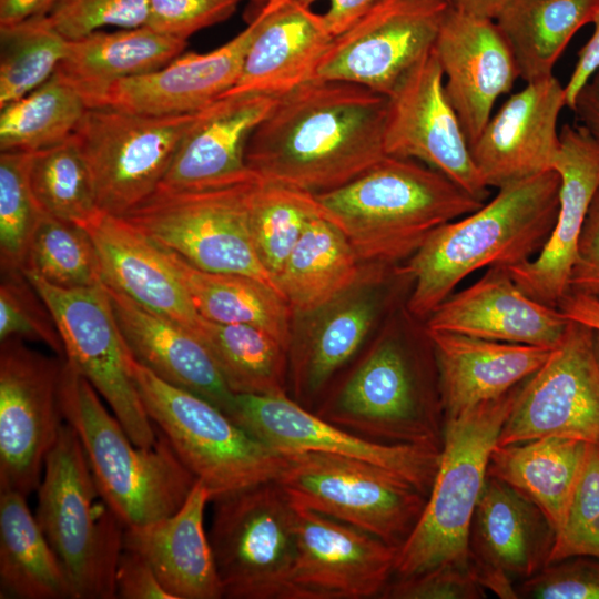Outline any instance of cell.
I'll return each instance as SVG.
<instances>
[{
  "instance_id": "6da1fadb",
  "label": "cell",
  "mask_w": 599,
  "mask_h": 599,
  "mask_svg": "<svg viewBox=\"0 0 599 599\" xmlns=\"http://www.w3.org/2000/svg\"><path fill=\"white\" fill-rule=\"evenodd\" d=\"M387 95L313 79L278 98L246 146L260 179L313 194L335 190L386 156Z\"/></svg>"
},
{
  "instance_id": "7a4b0ae2",
  "label": "cell",
  "mask_w": 599,
  "mask_h": 599,
  "mask_svg": "<svg viewBox=\"0 0 599 599\" xmlns=\"http://www.w3.org/2000/svg\"><path fill=\"white\" fill-rule=\"evenodd\" d=\"M560 176L549 170L498 189L477 211L434 230L408 258L415 281L407 308L427 317L483 267H511L539 253L559 211Z\"/></svg>"
},
{
  "instance_id": "3957f363",
  "label": "cell",
  "mask_w": 599,
  "mask_h": 599,
  "mask_svg": "<svg viewBox=\"0 0 599 599\" xmlns=\"http://www.w3.org/2000/svg\"><path fill=\"white\" fill-rule=\"evenodd\" d=\"M418 162L386 155L351 182L315 194L322 216L343 232L362 264L385 268L409 258L434 230L483 206Z\"/></svg>"
},
{
  "instance_id": "277c9868",
  "label": "cell",
  "mask_w": 599,
  "mask_h": 599,
  "mask_svg": "<svg viewBox=\"0 0 599 599\" xmlns=\"http://www.w3.org/2000/svg\"><path fill=\"white\" fill-rule=\"evenodd\" d=\"M90 382L64 361L60 400L103 499L123 526H143L177 511L197 479L158 429L151 447L135 445Z\"/></svg>"
},
{
  "instance_id": "5b68a950",
  "label": "cell",
  "mask_w": 599,
  "mask_h": 599,
  "mask_svg": "<svg viewBox=\"0 0 599 599\" xmlns=\"http://www.w3.org/2000/svg\"><path fill=\"white\" fill-rule=\"evenodd\" d=\"M524 382L445 422L438 470L415 528L398 549L394 577L444 565L469 566L470 526L490 451Z\"/></svg>"
},
{
  "instance_id": "8992f818",
  "label": "cell",
  "mask_w": 599,
  "mask_h": 599,
  "mask_svg": "<svg viewBox=\"0 0 599 599\" xmlns=\"http://www.w3.org/2000/svg\"><path fill=\"white\" fill-rule=\"evenodd\" d=\"M37 520L61 560L75 599L116 598L125 527L101 496L74 429L64 422L38 487Z\"/></svg>"
},
{
  "instance_id": "52a82bcc",
  "label": "cell",
  "mask_w": 599,
  "mask_h": 599,
  "mask_svg": "<svg viewBox=\"0 0 599 599\" xmlns=\"http://www.w3.org/2000/svg\"><path fill=\"white\" fill-rule=\"evenodd\" d=\"M209 538L230 599H298L293 581L297 510L270 480L220 495Z\"/></svg>"
},
{
  "instance_id": "ba28073f",
  "label": "cell",
  "mask_w": 599,
  "mask_h": 599,
  "mask_svg": "<svg viewBox=\"0 0 599 599\" xmlns=\"http://www.w3.org/2000/svg\"><path fill=\"white\" fill-rule=\"evenodd\" d=\"M132 374L152 423L184 466L220 495L275 480L283 455L272 450L209 400L171 385L133 359Z\"/></svg>"
},
{
  "instance_id": "9c48e42d",
  "label": "cell",
  "mask_w": 599,
  "mask_h": 599,
  "mask_svg": "<svg viewBox=\"0 0 599 599\" xmlns=\"http://www.w3.org/2000/svg\"><path fill=\"white\" fill-rule=\"evenodd\" d=\"M313 412L364 438L441 450L445 414L415 358L396 339L377 343Z\"/></svg>"
},
{
  "instance_id": "30bf717a",
  "label": "cell",
  "mask_w": 599,
  "mask_h": 599,
  "mask_svg": "<svg viewBox=\"0 0 599 599\" xmlns=\"http://www.w3.org/2000/svg\"><path fill=\"white\" fill-rule=\"evenodd\" d=\"M256 180L202 190L156 189L120 217L196 268L247 275L278 292L250 231L248 197Z\"/></svg>"
},
{
  "instance_id": "8fae6325",
  "label": "cell",
  "mask_w": 599,
  "mask_h": 599,
  "mask_svg": "<svg viewBox=\"0 0 599 599\" xmlns=\"http://www.w3.org/2000/svg\"><path fill=\"white\" fill-rule=\"evenodd\" d=\"M282 455L275 481L296 507L352 525L398 549L424 510L427 495L376 465L316 451Z\"/></svg>"
},
{
  "instance_id": "7c38bea8",
  "label": "cell",
  "mask_w": 599,
  "mask_h": 599,
  "mask_svg": "<svg viewBox=\"0 0 599 599\" xmlns=\"http://www.w3.org/2000/svg\"><path fill=\"white\" fill-rule=\"evenodd\" d=\"M196 115L88 108L72 136L90 169L99 209L120 216L149 197Z\"/></svg>"
},
{
  "instance_id": "4fadbf2b",
  "label": "cell",
  "mask_w": 599,
  "mask_h": 599,
  "mask_svg": "<svg viewBox=\"0 0 599 599\" xmlns=\"http://www.w3.org/2000/svg\"><path fill=\"white\" fill-rule=\"evenodd\" d=\"M47 303L69 361L105 400L131 440L151 447L158 429L150 419L132 374L133 356L115 321L102 284L88 288L53 286L22 271Z\"/></svg>"
},
{
  "instance_id": "5bb4252c",
  "label": "cell",
  "mask_w": 599,
  "mask_h": 599,
  "mask_svg": "<svg viewBox=\"0 0 599 599\" xmlns=\"http://www.w3.org/2000/svg\"><path fill=\"white\" fill-rule=\"evenodd\" d=\"M0 491L37 490L45 458L64 424V361L18 337L0 342Z\"/></svg>"
},
{
  "instance_id": "9a60e30c",
  "label": "cell",
  "mask_w": 599,
  "mask_h": 599,
  "mask_svg": "<svg viewBox=\"0 0 599 599\" xmlns=\"http://www.w3.org/2000/svg\"><path fill=\"white\" fill-rule=\"evenodd\" d=\"M595 331L568 322L546 363L519 392L497 445L541 437H565L599 448V366Z\"/></svg>"
},
{
  "instance_id": "2e32d148",
  "label": "cell",
  "mask_w": 599,
  "mask_h": 599,
  "mask_svg": "<svg viewBox=\"0 0 599 599\" xmlns=\"http://www.w3.org/2000/svg\"><path fill=\"white\" fill-rule=\"evenodd\" d=\"M449 0H377L335 35L315 79L345 81L389 95L435 44Z\"/></svg>"
},
{
  "instance_id": "e0dca14e",
  "label": "cell",
  "mask_w": 599,
  "mask_h": 599,
  "mask_svg": "<svg viewBox=\"0 0 599 599\" xmlns=\"http://www.w3.org/2000/svg\"><path fill=\"white\" fill-rule=\"evenodd\" d=\"M386 155L417 160L446 175L479 201L488 196L469 142L444 88L434 47L387 95Z\"/></svg>"
},
{
  "instance_id": "ac0fdd59",
  "label": "cell",
  "mask_w": 599,
  "mask_h": 599,
  "mask_svg": "<svg viewBox=\"0 0 599 599\" xmlns=\"http://www.w3.org/2000/svg\"><path fill=\"white\" fill-rule=\"evenodd\" d=\"M278 454L316 451L387 469L429 495L441 450L374 441L317 416L285 395H235L230 416Z\"/></svg>"
},
{
  "instance_id": "d6986e66",
  "label": "cell",
  "mask_w": 599,
  "mask_h": 599,
  "mask_svg": "<svg viewBox=\"0 0 599 599\" xmlns=\"http://www.w3.org/2000/svg\"><path fill=\"white\" fill-rule=\"evenodd\" d=\"M296 510L293 581L298 599L380 597L394 577L398 548L329 516Z\"/></svg>"
},
{
  "instance_id": "ffe728a7",
  "label": "cell",
  "mask_w": 599,
  "mask_h": 599,
  "mask_svg": "<svg viewBox=\"0 0 599 599\" xmlns=\"http://www.w3.org/2000/svg\"><path fill=\"white\" fill-rule=\"evenodd\" d=\"M556 530L530 499L487 476L469 532L468 562L480 585L502 599L518 598L515 580L549 564Z\"/></svg>"
},
{
  "instance_id": "44dd1931",
  "label": "cell",
  "mask_w": 599,
  "mask_h": 599,
  "mask_svg": "<svg viewBox=\"0 0 599 599\" xmlns=\"http://www.w3.org/2000/svg\"><path fill=\"white\" fill-rule=\"evenodd\" d=\"M552 165L560 176L559 211L538 256L508 267L515 284L530 298L557 307L569 281L590 203L599 189V146L581 124H565Z\"/></svg>"
},
{
  "instance_id": "7402d4cb",
  "label": "cell",
  "mask_w": 599,
  "mask_h": 599,
  "mask_svg": "<svg viewBox=\"0 0 599 599\" xmlns=\"http://www.w3.org/2000/svg\"><path fill=\"white\" fill-rule=\"evenodd\" d=\"M565 105V85L552 74L526 83L490 116L469 145L488 187L552 170L560 148L558 116Z\"/></svg>"
},
{
  "instance_id": "603a6c76",
  "label": "cell",
  "mask_w": 599,
  "mask_h": 599,
  "mask_svg": "<svg viewBox=\"0 0 599 599\" xmlns=\"http://www.w3.org/2000/svg\"><path fill=\"white\" fill-rule=\"evenodd\" d=\"M434 50L445 93L470 145L489 121L497 99L510 92L519 78L516 61L494 19L451 6Z\"/></svg>"
},
{
  "instance_id": "cb8c5ba5",
  "label": "cell",
  "mask_w": 599,
  "mask_h": 599,
  "mask_svg": "<svg viewBox=\"0 0 599 599\" xmlns=\"http://www.w3.org/2000/svg\"><path fill=\"white\" fill-rule=\"evenodd\" d=\"M256 28L255 16L223 45L205 53H182L155 71L115 81L87 106L149 115L196 113L235 85Z\"/></svg>"
},
{
  "instance_id": "d4e9b609",
  "label": "cell",
  "mask_w": 599,
  "mask_h": 599,
  "mask_svg": "<svg viewBox=\"0 0 599 599\" xmlns=\"http://www.w3.org/2000/svg\"><path fill=\"white\" fill-rule=\"evenodd\" d=\"M277 100L232 93L199 111L158 189L202 190L258 179L246 164V146Z\"/></svg>"
},
{
  "instance_id": "484cf974",
  "label": "cell",
  "mask_w": 599,
  "mask_h": 599,
  "mask_svg": "<svg viewBox=\"0 0 599 599\" xmlns=\"http://www.w3.org/2000/svg\"><path fill=\"white\" fill-rule=\"evenodd\" d=\"M569 319L527 296L508 270L488 267L476 283L450 294L426 319V331L555 348Z\"/></svg>"
},
{
  "instance_id": "4316f807",
  "label": "cell",
  "mask_w": 599,
  "mask_h": 599,
  "mask_svg": "<svg viewBox=\"0 0 599 599\" xmlns=\"http://www.w3.org/2000/svg\"><path fill=\"white\" fill-rule=\"evenodd\" d=\"M82 227L95 247L102 283L195 333L202 316L161 246L122 217L101 210Z\"/></svg>"
},
{
  "instance_id": "83f0119b",
  "label": "cell",
  "mask_w": 599,
  "mask_h": 599,
  "mask_svg": "<svg viewBox=\"0 0 599 599\" xmlns=\"http://www.w3.org/2000/svg\"><path fill=\"white\" fill-rule=\"evenodd\" d=\"M256 17L257 28L240 77L225 94L262 93L280 98L315 79L334 38L323 14L295 0H268Z\"/></svg>"
},
{
  "instance_id": "f1b7e54d",
  "label": "cell",
  "mask_w": 599,
  "mask_h": 599,
  "mask_svg": "<svg viewBox=\"0 0 599 599\" xmlns=\"http://www.w3.org/2000/svg\"><path fill=\"white\" fill-rule=\"evenodd\" d=\"M103 285L133 358L164 382L209 400L230 417L235 394L225 384L203 342L190 329Z\"/></svg>"
},
{
  "instance_id": "f546056e",
  "label": "cell",
  "mask_w": 599,
  "mask_h": 599,
  "mask_svg": "<svg viewBox=\"0 0 599 599\" xmlns=\"http://www.w3.org/2000/svg\"><path fill=\"white\" fill-rule=\"evenodd\" d=\"M426 332L437 367L445 422L505 395L535 374L554 349Z\"/></svg>"
},
{
  "instance_id": "4dcf8cb0",
  "label": "cell",
  "mask_w": 599,
  "mask_h": 599,
  "mask_svg": "<svg viewBox=\"0 0 599 599\" xmlns=\"http://www.w3.org/2000/svg\"><path fill=\"white\" fill-rule=\"evenodd\" d=\"M211 493L197 480L182 507L124 529V549L142 556L173 599H220L223 587L204 517Z\"/></svg>"
},
{
  "instance_id": "1f68e13d",
  "label": "cell",
  "mask_w": 599,
  "mask_h": 599,
  "mask_svg": "<svg viewBox=\"0 0 599 599\" xmlns=\"http://www.w3.org/2000/svg\"><path fill=\"white\" fill-rule=\"evenodd\" d=\"M383 270L370 267L349 291L313 313L318 317L313 328L301 344L291 346L288 358L296 395L292 399L305 408L365 341L377 312L374 283Z\"/></svg>"
},
{
  "instance_id": "d6a6232c",
  "label": "cell",
  "mask_w": 599,
  "mask_h": 599,
  "mask_svg": "<svg viewBox=\"0 0 599 599\" xmlns=\"http://www.w3.org/2000/svg\"><path fill=\"white\" fill-rule=\"evenodd\" d=\"M186 41L148 27L93 31L69 41L55 70L85 104L115 81L155 71L183 53Z\"/></svg>"
},
{
  "instance_id": "836d02e7",
  "label": "cell",
  "mask_w": 599,
  "mask_h": 599,
  "mask_svg": "<svg viewBox=\"0 0 599 599\" xmlns=\"http://www.w3.org/2000/svg\"><path fill=\"white\" fill-rule=\"evenodd\" d=\"M589 444L565 437H541L495 445L487 476L530 499L556 532L561 527L582 471Z\"/></svg>"
},
{
  "instance_id": "e575fe53",
  "label": "cell",
  "mask_w": 599,
  "mask_h": 599,
  "mask_svg": "<svg viewBox=\"0 0 599 599\" xmlns=\"http://www.w3.org/2000/svg\"><path fill=\"white\" fill-rule=\"evenodd\" d=\"M362 262L347 237L323 216L306 225L276 277L280 293L293 313L311 315L355 286Z\"/></svg>"
},
{
  "instance_id": "d590c367",
  "label": "cell",
  "mask_w": 599,
  "mask_h": 599,
  "mask_svg": "<svg viewBox=\"0 0 599 599\" xmlns=\"http://www.w3.org/2000/svg\"><path fill=\"white\" fill-rule=\"evenodd\" d=\"M26 496L0 491V598L75 599L65 569Z\"/></svg>"
},
{
  "instance_id": "8d00e7d4",
  "label": "cell",
  "mask_w": 599,
  "mask_h": 599,
  "mask_svg": "<svg viewBox=\"0 0 599 599\" xmlns=\"http://www.w3.org/2000/svg\"><path fill=\"white\" fill-rule=\"evenodd\" d=\"M162 248L203 318L258 327L290 351L294 336L293 311L280 292L247 275L196 268L180 255Z\"/></svg>"
},
{
  "instance_id": "74e56055",
  "label": "cell",
  "mask_w": 599,
  "mask_h": 599,
  "mask_svg": "<svg viewBox=\"0 0 599 599\" xmlns=\"http://www.w3.org/2000/svg\"><path fill=\"white\" fill-rule=\"evenodd\" d=\"M598 0H508L494 19L526 83L552 75L573 37L591 22Z\"/></svg>"
},
{
  "instance_id": "f35d334b",
  "label": "cell",
  "mask_w": 599,
  "mask_h": 599,
  "mask_svg": "<svg viewBox=\"0 0 599 599\" xmlns=\"http://www.w3.org/2000/svg\"><path fill=\"white\" fill-rule=\"evenodd\" d=\"M235 395H285L288 352L263 329L201 318L194 333Z\"/></svg>"
},
{
  "instance_id": "ab89813d",
  "label": "cell",
  "mask_w": 599,
  "mask_h": 599,
  "mask_svg": "<svg viewBox=\"0 0 599 599\" xmlns=\"http://www.w3.org/2000/svg\"><path fill=\"white\" fill-rule=\"evenodd\" d=\"M88 109L58 74L0 108V150L34 153L68 140Z\"/></svg>"
},
{
  "instance_id": "60d3db41",
  "label": "cell",
  "mask_w": 599,
  "mask_h": 599,
  "mask_svg": "<svg viewBox=\"0 0 599 599\" xmlns=\"http://www.w3.org/2000/svg\"><path fill=\"white\" fill-rule=\"evenodd\" d=\"M317 216L322 213L315 194L260 179L253 183L250 231L257 256L275 284L306 225Z\"/></svg>"
},
{
  "instance_id": "b9f144b4",
  "label": "cell",
  "mask_w": 599,
  "mask_h": 599,
  "mask_svg": "<svg viewBox=\"0 0 599 599\" xmlns=\"http://www.w3.org/2000/svg\"><path fill=\"white\" fill-rule=\"evenodd\" d=\"M29 181L47 215L82 226L100 211L90 169L72 135L32 153Z\"/></svg>"
},
{
  "instance_id": "7bdbcfd3",
  "label": "cell",
  "mask_w": 599,
  "mask_h": 599,
  "mask_svg": "<svg viewBox=\"0 0 599 599\" xmlns=\"http://www.w3.org/2000/svg\"><path fill=\"white\" fill-rule=\"evenodd\" d=\"M0 108L48 81L64 58L69 41L47 14L0 27Z\"/></svg>"
},
{
  "instance_id": "ee69618b",
  "label": "cell",
  "mask_w": 599,
  "mask_h": 599,
  "mask_svg": "<svg viewBox=\"0 0 599 599\" xmlns=\"http://www.w3.org/2000/svg\"><path fill=\"white\" fill-rule=\"evenodd\" d=\"M21 271L33 272L61 288L102 284L97 251L85 229L47 214L31 235Z\"/></svg>"
},
{
  "instance_id": "f6af8a7d",
  "label": "cell",
  "mask_w": 599,
  "mask_h": 599,
  "mask_svg": "<svg viewBox=\"0 0 599 599\" xmlns=\"http://www.w3.org/2000/svg\"><path fill=\"white\" fill-rule=\"evenodd\" d=\"M32 153L0 154V266L1 273L21 271L31 235L44 214L29 181Z\"/></svg>"
},
{
  "instance_id": "bcb514c9",
  "label": "cell",
  "mask_w": 599,
  "mask_h": 599,
  "mask_svg": "<svg viewBox=\"0 0 599 599\" xmlns=\"http://www.w3.org/2000/svg\"><path fill=\"white\" fill-rule=\"evenodd\" d=\"M10 337L40 342L65 359L54 317L22 271L1 273L0 342Z\"/></svg>"
},
{
  "instance_id": "7dc6e473",
  "label": "cell",
  "mask_w": 599,
  "mask_h": 599,
  "mask_svg": "<svg viewBox=\"0 0 599 599\" xmlns=\"http://www.w3.org/2000/svg\"><path fill=\"white\" fill-rule=\"evenodd\" d=\"M573 556L599 559V448L593 445H589L564 522L556 532L549 564Z\"/></svg>"
},
{
  "instance_id": "c3c4849f",
  "label": "cell",
  "mask_w": 599,
  "mask_h": 599,
  "mask_svg": "<svg viewBox=\"0 0 599 599\" xmlns=\"http://www.w3.org/2000/svg\"><path fill=\"white\" fill-rule=\"evenodd\" d=\"M47 17L63 38L73 41L106 26L145 27L149 0H55Z\"/></svg>"
},
{
  "instance_id": "681fc988",
  "label": "cell",
  "mask_w": 599,
  "mask_h": 599,
  "mask_svg": "<svg viewBox=\"0 0 599 599\" xmlns=\"http://www.w3.org/2000/svg\"><path fill=\"white\" fill-rule=\"evenodd\" d=\"M515 588L518 598L599 599V559L573 556L551 562Z\"/></svg>"
},
{
  "instance_id": "f907efd6",
  "label": "cell",
  "mask_w": 599,
  "mask_h": 599,
  "mask_svg": "<svg viewBox=\"0 0 599 599\" xmlns=\"http://www.w3.org/2000/svg\"><path fill=\"white\" fill-rule=\"evenodd\" d=\"M485 597V588L470 565H444L407 577H393L379 598L481 599Z\"/></svg>"
},
{
  "instance_id": "816d5d0a",
  "label": "cell",
  "mask_w": 599,
  "mask_h": 599,
  "mask_svg": "<svg viewBox=\"0 0 599 599\" xmlns=\"http://www.w3.org/2000/svg\"><path fill=\"white\" fill-rule=\"evenodd\" d=\"M243 0H149L146 26L187 41L195 32L227 20Z\"/></svg>"
},
{
  "instance_id": "f5cc1de1",
  "label": "cell",
  "mask_w": 599,
  "mask_h": 599,
  "mask_svg": "<svg viewBox=\"0 0 599 599\" xmlns=\"http://www.w3.org/2000/svg\"><path fill=\"white\" fill-rule=\"evenodd\" d=\"M569 292L599 297V189L581 231Z\"/></svg>"
},
{
  "instance_id": "db71d44e",
  "label": "cell",
  "mask_w": 599,
  "mask_h": 599,
  "mask_svg": "<svg viewBox=\"0 0 599 599\" xmlns=\"http://www.w3.org/2000/svg\"><path fill=\"white\" fill-rule=\"evenodd\" d=\"M116 598L173 599L162 587L151 565L139 554L124 549L115 572Z\"/></svg>"
},
{
  "instance_id": "11a10c76",
  "label": "cell",
  "mask_w": 599,
  "mask_h": 599,
  "mask_svg": "<svg viewBox=\"0 0 599 599\" xmlns=\"http://www.w3.org/2000/svg\"><path fill=\"white\" fill-rule=\"evenodd\" d=\"M593 32L578 53V60L565 85L566 106L572 108L573 101L581 88L599 69V0L591 20Z\"/></svg>"
},
{
  "instance_id": "9f6ffc18",
  "label": "cell",
  "mask_w": 599,
  "mask_h": 599,
  "mask_svg": "<svg viewBox=\"0 0 599 599\" xmlns=\"http://www.w3.org/2000/svg\"><path fill=\"white\" fill-rule=\"evenodd\" d=\"M311 6L317 0H295ZM377 0H328L329 9L323 19L329 33L335 37L344 32L358 20Z\"/></svg>"
},
{
  "instance_id": "6f0895ef",
  "label": "cell",
  "mask_w": 599,
  "mask_h": 599,
  "mask_svg": "<svg viewBox=\"0 0 599 599\" xmlns=\"http://www.w3.org/2000/svg\"><path fill=\"white\" fill-rule=\"evenodd\" d=\"M570 110L599 146V69L578 92Z\"/></svg>"
},
{
  "instance_id": "680465c9",
  "label": "cell",
  "mask_w": 599,
  "mask_h": 599,
  "mask_svg": "<svg viewBox=\"0 0 599 599\" xmlns=\"http://www.w3.org/2000/svg\"><path fill=\"white\" fill-rule=\"evenodd\" d=\"M558 309L566 318L599 331V297L569 292L558 304Z\"/></svg>"
},
{
  "instance_id": "91938a15",
  "label": "cell",
  "mask_w": 599,
  "mask_h": 599,
  "mask_svg": "<svg viewBox=\"0 0 599 599\" xmlns=\"http://www.w3.org/2000/svg\"><path fill=\"white\" fill-rule=\"evenodd\" d=\"M55 0H0V27L44 16Z\"/></svg>"
},
{
  "instance_id": "94428289",
  "label": "cell",
  "mask_w": 599,
  "mask_h": 599,
  "mask_svg": "<svg viewBox=\"0 0 599 599\" xmlns=\"http://www.w3.org/2000/svg\"><path fill=\"white\" fill-rule=\"evenodd\" d=\"M508 0H449L450 6L465 13L495 19Z\"/></svg>"
},
{
  "instance_id": "6125c7cd",
  "label": "cell",
  "mask_w": 599,
  "mask_h": 599,
  "mask_svg": "<svg viewBox=\"0 0 599 599\" xmlns=\"http://www.w3.org/2000/svg\"><path fill=\"white\" fill-rule=\"evenodd\" d=\"M253 8L252 19L264 8L268 0H247Z\"/></svg>"
},
{
  "instance_id": "be15d7a7",
  "label": "cell",
  "mask_w": 599,
  "mask_h": 599,
  "mask_svg": "<svg viewBox=\"0 0 599 599\" xmlns=\"http://www.w3.org/2000/svg\"><path fill=\"white\" fill-rule=\"evenodd\" d=\"M593 349H595V356L599 366V331H595V334H593Z\"/></svg>"
}]
</instances>
